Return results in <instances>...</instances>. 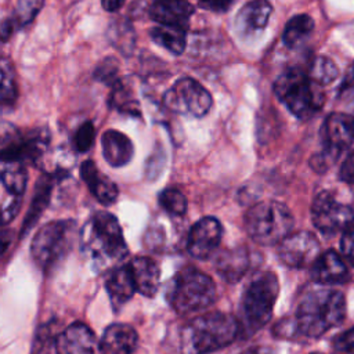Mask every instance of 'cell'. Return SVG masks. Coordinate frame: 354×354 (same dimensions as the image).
<instances>
[{
	"mask_svg": "<svg viewBox=\"0 0 354 354\" xmlns=\"http://www.w3.org/2000/svg\"><path fill=\"white\" fill-rule=\"evenodd\" d=\"M129 267L136 289L141 295L152 297L156 293L160 281V271L158 264L149 257H136L130 261Z\"/></svg>",
	"mask_w": 354,
	"mask_h": 354,
	"instance_id": "7402d4cb",
	"label": "cell"
},
{
	"mask_svg": "<svg viewBox=\"0 0 354 354\" xmlns=\"http://www.w3.org/2000/svg\"><path fill=\"white\" fill-rule=\"evenodd\" d=\"M239 333L238 321L225 313H209L184 325L180 336L183 354H209L231 344Z\"/></svg>",
	"mask_w": 354,
	"mask_h": 354,
	"instance_id": "7a4b0ae2",
	"label": "cell"
},
{
	"mask_svg": "<svg viewBox=\"0 0 354 354\" xmlns=\"http://www.w3.org/2000/svg\"><path fill=\"white\" fill-rule=\"evenodd\" d=\"M278 293V277L272 271H263L250 281L241 304L242 324L248 335L257 332L271 319Z\"/></svg>",
	"mask_w": 354,
	"mask_h": 354,
	"instance_id": "8992f818",
	"label": "cell"
},
{
	"mask_svg": "<svg viewBox=\"0 0 354 354\" xmlns=\"http://www.w3.org/2000/svg\"><path fill=\"white\" fill-rule=\"evenodd\" d=\"M340 178L346 183L354 184V152L347 156L340 169Z\"/></svg>",
	"mask_w": 354,
	"mask_h": 354,
	"instance_id": "f35d334b",
	"label": "cell"
},
{
	"mask_svg": "<svg viewBox=\"0 0 354 354\" xmlns=\"http://www.w3.org/2000/svg\"><path fill=\"white\" fill-rule=\"evenodd\" d=\"M346 317V299L339 290L315 289L306 293L290 321V329L300 336L317 339L340 325Z\"/></svg>",
	"mask_w": 354,
	"mask_h": 354,
	"instance_id": "6da1fadb",
	"label": "cell"
},
{
	"mask_svg": "<svg viewBox=\"0 0 354 354\" xmlns=\"http://www.w3.org/2000/svg\"><path fill=\"white\" fill-rule=\"evenodd\" d=\"M72 230V221L57 220L44 224L36 232L30 245V253L39 267L50 270L61 260L71 245Z\"/></svg>",
	"mask_w": 354,
	"mask_h": 354,
	"instance_id": "ba28073f",
	"label": "cell"
},
{
	"mask_svg": "<svg viewBox=\"0 0 354 354\" xmlns=\"http://www.w3.org/2000/svg\"><path fill=\"white\" fill-rule=\"evenodd\" d=\"M118 72H119L118 61L115 58H105L97 65L94 71V79L101 83L113 86L120 80L118 77Z\"/></svg>",
	"mask_w": 354,
	"mask_h": 354,
	"instance_id": "d6a6232c",
	"label": "cell"
},
{
	"mask_svg": "<svg viewBox=\"0 0 354 354\" xmlns=\"http://www.w3.org/2000/svg\"><path fill=\"white\" fill-rule=\"evenodd\" d=\"M333 347L339 353L354 354V328L337 335L333 340Z\"/></svg>",
	"mask_w": 354,
	"mask_h": 354,
	"instance_id": "8d00e7d4",
	"label": "cell"
},
{
	"mask_svg": "<svg viewBox=\"0 0 354 354\" xmlns=\"http://www.w3.org/2000/svg\"><path fill=\"white\" fill-rule=\"evenodd\" d=\"M50 196H51V180L48 176H44L37 181L36 192H35L30 209L24 221L22 232H25L33 227V224L37 221V218L40 217L43 210L47 207Z\"/></svg>",
	"mask_w": 354,
	"mask_h": 354,
	"instance_id": "d4e9b609",
	"label": "cell"
},
{
	"mask_svg": "<svg viewBox=\"0 0 354 354\" xmlns=\"http://www.w3.org/2000/svg\"><path fill=\"white\" fill-rule=\"evenodd\" d=\"M44 0H17L15 19L19 25L30 24L40 12Z\"/></svg>",
	"mask_w": 354,
	"mask_h": 354,
	"instance_id": "1f68e13d",
	"label": "cell"
},
{
	"mask_svg": "<svg viewBox=\"0 0 354 354\" xmlns=\"http://www.w3.org/2000/svg\"><path fill=\"white\" fill-rule=\"evenodd\" d=\"M319 253V242L310 231L290 232L278 243L279 260L292 268L311 267Z\"/></svg>",
	"mask_w": 354,
	"mask_h": 354,
	"instance_id": "7c38bea8",
	"label": "cell"
},
{
	"mask_svg": "<svg viewBox=\"0 0 354 354\" xmlns=\"http://www.w3.org/2000/svg\"><path fill=\"white\" fill-rule=\"evenodd\" d=\"M311 354H322V353H318V351H315V353H311Z\"/></svg>",
	"mask_w": 354,
	"mask_h": 354,
	"instance_id": "f6af8a7d",
	"label": "cell"
},
{
	"mask_svg": "<svg viewBox=\"0 0 354 354\" xmlns=\"http://www.w3.org/2000/svg\"><path fill=\"white\" fill-rule=\"evenodd\" d=\"M0 181L12 195H21L26 185V171L22 163L0 162Z\"/></svg>",
	"mask_w": 354,
	"mask_h": 354,
	"instance_id": "83f0119b",
	"label": "cell"
},
{
	"mask_svg": "<svg viewBox=\"0 0 354 354\" xmlns=\"http://www.w3.org/2000/svg\"><path fill=\"white\" fill-rule=\"evenodd\" d=\"M337 75L339 69L330 58L321 55L313 59L308 72V77L313 83L318 86H325L332 83L337 77Z\"/></svg>",
	"mask_w": 354,
	"mask_h": 354,
	"instance_id": "f546056e",
	"label": "cell"
},
{
	"mask_svg": "<svg viewBox=\"0 0 354 354\" xmlns=\"http://www.w3.org/2000/svg\"><path fill=\"white\" fill-rule=\"evenodd\" d=\"M105 288L115 307H119L124 304L127 300H130L137 289L129 264L118 267L113 271H111L106 278Z\"/></svg>",
	"mask_w": 354,
	"mask_h": 354,
	"instance_id": "603a6c76",
	"label": "cell"
},
{
	"mask_svg": "<svg viewBox=\"0 0 354 354\" xmlns=\"http://www.w3.org/2000/svg\"><path fill=\"white\" fill-rule=\"evenodd\" d=\"M148 14L155 22H159V25L187 29L194 14V6L188 0H152Z\"/></svg>",
	"mask_w": 354,
	"mask_h": 354,
	"instance_id": "2e32d148",
	"label": "cell"
},
{
	"mask_svg": "<svg viewBox=\"0 0 354 354\" xmlns=\"http://www.w3.org/2000/svg\"><path fill=\"white\" fill-rule=\"evenodd\" d=\"M234 0H201L199 6L214 12H224L232 6Z\"/></svg>",
	"mask_w": 354,
	"mask_h": 354,
	"instance_id": "74e56055",
	"label": "cell"
},
{
	"mask_svg": "<svg viewBox=\"0 0 354 354\" xmlns=\"http://www.w3.org/2000/svg\"><path fill=\"white\" fill-rule=\"evenodd\" d=\"M314 29V21L307 14H299L292 17L282 32V40L285 46L295 47L303 39H306Z\"/></svg>",
	"mask_w": 354,
	"mask_h": 354,
	"instance_id": "484cf974",
	"label": "cell"
},
{
	"mask_svg": "<svg viewBox=\"0 0 354 354\" xmlns=\"http://www.w3.org/2000/svg\"><path fill=\"white\" fill-rule=\"evenodd\" d=\"M109 104L116 111L123 113H129V115L140 113V104L134 98L131 88L127 84H124L122 80L113 84V90L109 97Z\"/></svg>",
	"mask_w": 354,
	"mask_h": 354,
	"instance_id": "f1b7e54d",
	"label": "cell"
},
{
	"mask_svg": "<svg viewBox=\"0 0 354 354\" xmlns=\"http://www.w3.org/2000/svg\"><path fill=\"white\" fill-rule=\"evenodd\" d=\"M104 159L113 167L127 165L134 155L131 140L119 130L109 129L101 137Z\"/></svg>",
	"mask_w": 354,
	"mask_h": 354,
	"instance_id": "ac0fdd59",
	"label": "cell"
},
{
	"mask_svg": "<svg viewBox=\"0 0 354 354\" xmlns=\"http://www.w3.org/2000/svg\"><path fill=\"white\" fill-rule=\"evenodd\" d=\"M159 203L165 210L176 216H183L187 212V198L176 188L163 189L159 194Z\"/></svg>",
	"mask_w": 354,
	"mask_h": 354,
	"instance_id": "4dcf8cb0",
	"label": "cell"
},
{
	"mask_svg": "<svg viewBox=\"0 0 354 354\" xmlns=\"http://www.w3.org/2000/svg\"><path fill=\"white\" fill-rule=\"evenodd\" d=\"M322 138L325 151L315 156V159L319 160H313V165L318 163V166H315L317 170L328 169L330 160L333 162L344 149L351 145L354 140V118L342 112L330 113L325 119L322 127Z\"/></svg>",
	"mask_w": 354,
	"mask_h": 354,
	"instance_id": "30bf717a",
	"label": "cell"
},
{
	"mask_svg": "<svg viewBox=\"0 0 354 354\" xmlns=\"http://www.w3.org/2000/svg\"><path fill=\"white\" fill-rule=\"evenodd\" d=\"M311 218L318 231L333 234L354 223V209L339 202L332 192L322 191L313 201Z\"/></svg>",
	"mask_w": 354,
	"mask_h": 354,
	"instance_id": "8fae6325",
	"label": "cell"
},
{
	"mask_svg": "<svg viewBox=\"0 0 354 354\" xmlns=\"http://www.w3.org/2000/svg\"><path fill=\"white\" fill-rule=\"evenodd\" d=\"M17 19H11V18H7V19H3L0 22V41H8L10 37L12 36L14 33V29H15V24Z\"/></svg>",
	"mask_w": 354,
	"mask_h": 354,
	"instance_id": "ab89813d",
	"label": "cell"
},
{
	"mask_svg": "<svg viewBox=\"0 0 354 354\" xmlns=\"http://www.w3.org/2000/svg\"><path fill=\"white\" fill-rule=\"evenodd\" d=\"M351 88H354V62L347 69V72L342 80V84H340V91H347Z\"/></svg>",
	"mask_w": 354,
	"mask_h": 354,
	"instance_id": "60d3db41",
	"label": "cell"
},
{
	"mask_svg": "<svg viewBox=\"0 0 354 354\" xmlns=\"http://www.w3.org/2000/svg\"><path fill=\"white\" fill-rule=\"evenodd\" d=\"M55 351L57 354H102L104 348L87 325L75 322L58 335Z\"/></svg>",
	"mask_w": 354,
	"mask_h": 354,
	"instance_id": "5bb4252c",
	"label": "cell"
},
{
	"mask_svg": "<svg viewBox=\"0 0 354 354\" xmlns=\"http://www.w3.org/2000/svg\"><path fill=\"white\" fill-rule=\"evenodd\" d=\"M80 177L87 184L91 194L98 202L104 205H111L118 198V187L113 181L104 176L93 160H86L80 166Z\"/></svg>",
	"mask_w": 354,
	"mask_h": 354,
	"instance_id": "ffe728a7",
	"label": "cell"
},
{
	"mask_svg": "<svg viewBox=\"0 0 354 354\" xmlns=\"http://www.w3.org/2000/svg\"><path fill=\"white\" fill-rule=\"evenodd\" d=\"M340 252L343 259L354 266V223L343 230L340 239Z\"/></svg>",
	"mask_w": 354,
	"mask_h": 354,
	"instance_id": "d590c367",
	"label": "cell"
},
{
	"mask_svg": "<svg viewBox=\"0 0 354 354\" xmlns=\"http://www.w3.org/2000/svg\"><path fill=\"white\" fill-rule=\"evenodd\" d=\"M275 95L299 119L311 118L322 105V97L313 88V82L299 68H289L274 83Z\"/></svg>",
	"mask_w": 354,
	"mask_h": 354,
	"instance_id": "52a82bcc",
	"label": "cell"
},
{
	"mask_svg": "<svg viewBox=\"0 0 354 354\" xmlns=\"http://www.w3.org/2000/svg\"><path fill=\"white\" fill-rule=\"evenodd\" d=\"M126 0H101V6L108 12H116L119 11Z\"/></svg>",
	"mask_w": 354,
	"mask_h": 354,
	"instance_id": "b9f144b4",
	"label": "cell"
},
{
	"mask_svg": "<svg viewBox=\"0 0 354 354\" xmlns=\"http://www.w3.org/2000/svg\"><path fill=\"white\" fill-rule=\"evenodd\" d=\"M82 249L97 268H108L127 254L119 221L108 212H97L83 227Z\"/></svg>",
	"mask_w": 354,
	"mask_h": 354,
	"instance_id": "3957f363",
	"label": "cell"
},
{
	"mask_svg": "<svg viewBox=\"0 0 354 354\" xmlns=\"http://www.w3.org/2000/svg\"><path fill=\"white\" fill-rule=\"evenodd\" d=\"M166 297L177 313H196L214 301L216 285L205 272L187 267L170 281Z\"/></svg>",
	"mask_w": 354,
	"mask_h": 354,
	"instance_id": "5b68a950",
	"label": "cell"
},
{
	"mask_svg": "<svg viewBox=\"0 0 354 354\" xmlns=\"http://www.w3.org/2000/svg\"><path fill=\"white\" fill-rule=\"evenodd\" d=\"M223 227L214 217H203L198 220L188 234V253L199 260L209 259L220 245Z\"/></svg>",
	"mask_w": 354,
	"mask_h": 354,
	"instance_id": "4fadbf2b",
	"label": "cell"
},
{
	"mask_svg": "<svg viewBox=\"0 0 354 354\" xmlns=\"http://www.w3.org/2000/svg\"><path fill=\"white\" fill-rule=\"evenodd\" d=\"M348 277V270L343 256L335 250L321 252L315 261L311 264V278L317 283H344Z\"/></svg>",
	"mask_w": 354,
	"mask_h": 354,
	"instance_id": "e0dca14e",
	"label": "cell"
},
{
	"mask_svg": "<svg viewBox=\"0 0 354 354\" xmlns=\"http://www.w3.org/2000/svg\"><path fill=\"white\" fill-rule=\"evenodd\" d=\"M271 12L272 7L268 0H250L238 11L234 28L243 37L260 33L267 26Z\"/></svg>",
	"mask_w": 354,
	"mask_h": 354,
	"instance_id": "9a60e30c",
	"label": "cell"
},
{
	"mask_svg": "<svg viewBox=\"0 0 354 354\" xmlns=\"http://www.w3.org/2000/svg\"><path fill=\"white\" fill-rule=\"evenodd\" d=\"M218 275L228 283L238 282L250 266V257L246 248H234L221 252L216 259Z\"/></svg>",
	"mask_w": 354,
	"mask_h": 354,
	"instance_id": "d6986e66",
	"label": "cell"
},
{
	"mask_svg": "<svg viewBox=\"0 0 354 354\" xmlns=\"http://www.w3.org/2000/svg\"><path fill=\"white\" fill-rule=\"evenodd\" d=\"M94 137H95V129L93 123L88 120L84 122L83 124H80V127L75 133V137H73L75 148L79 152L88 151L94 142Z\"/></svg>",
	"mask_w": 354,
	"mask_h": 354,
	"instance_id": "836d02e7",
	"label": "cell"
},
{
	"mask_svg": "<svg viewBox=\"0 0 354 354\" xmlns=\"http://www.w3.org/2000/svg\"><path fill=\"white\" fill-rule=\"evenodd\" d=\"M293 227L289 207L277 201H263L253 205L245 214V228L259 245H278Z\"/></svg>",
	"mask_w": 354,
	"mask_h": 354,
	"instance_id": "277c9868",
	"label": "cell"
},
{
	"mask_svg": "<svg viewBox=\"0 0 354 354\" xmlns=\"http://www.w3.org/2000/svg\"><path fill=\"white\" fill-rule=\"evenodd\" d=\"M10 242H11V232L0 231V256L7 250Z\"/></svg>",
	"mask_w": 354,
	"mask_h": 354,
	"instance_id": "7bdbcfd3",
	"label": "cell"
},
{
	"mask_svg": "<svg viewBox=\"0 0 354 354\" xmlns=\"http://www.w3.org/2000/svg\"><path fill=\"white\" fill-rule=\"evenodd\" d=\"M241 354H274V351L268 347H263V346H257V347H250L245 351H242Z\"/></svg>",
	"mask_w": 354,
	"mask_h": 354,
	"instance_id": "ee69618b",
	"label": "cell"
},
{
	"mask_svg": "<svg viewBox=\"0 0 354 354\" xmlns=\"http://www.w3.org/2000/svg\"><path fill=\"white\" fill-rule=\"evenodd\" d=\"M18 95L17 72L7 57H0V105L12 104Z\"/></svg>",
	"mask_w": 354,
	"mask_h": 354,
	"instance_id": "4316f807",
	"label": "cell"
},
{
	"mask_svg": "<svg viewBox=\"0 0 354 354\" xmlns=\"http://www.w3.org/2000/svg\"><path fill=\"white\" fill-rule=\"evenodd\" d=\"M149 37L160 47L174 55H180L185 50L187 29L171 25H158L149 29Z\"/></svg>",
	"mask_w": 354,
	"mask_h": 354,
	"instance_id": "cb8c5ba5",
	"label": "cell"
},
{
	"mask_svg": "<svg viewBox=\"0 0 354 354\" xmlns=\"http://www.w3.org/2000/svg\"><path fill=\"white\" fill-rule=\"evenodd\" d=\"M21 137L19 130L8 123V122H0V159L8 152V149L18 141Z\"/></svg>",
	"mask_w": 354,
	"mask_h": 354,
	"instance_id": "e575fe53",
	"label": "cell"
},
{
	"mask_svg": "<svg viewBox=\"0 0 354 354\" xmlns=\"http://www.w3.org/2000/svg\"><path fill=\"white\" fill-rule=\"evenodd\" d=\"M163 105L171 112L202 118L213 104L210 93L192 77L177 79L162 97Z\"/></svg>",
	"mask_w": 354,
	"mask_h": 354,
	"instance_id": "9c48e42d",
	"label": "cell"
},
{
	"mask_svg": "<svg viewBox=\"0 0 354 354\" xmlns=\"http://www.w3.org/2000/svg\"><path fill=\"white\" fill-rule=\"evenodd\" d=\"M138 336L127 324H112L102 335V348L109 354H133L137 348Z\"/></svg>",
	"mask_w": 354,
	"mask_h": 354,
	"instance_id": "44dd1931",
	"label": "cell"
}]
</instances>
